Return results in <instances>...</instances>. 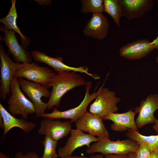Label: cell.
Returning a JSON list of instances; mask_svg holds the SVG:
<instances>
[{"mask_svg":"<svg viewBox=\"0 0 158 158\" xmlns=\"http://www.w3.org/2000/svg\"><path fill=\"white\" fill-rule=\"evenodd\" d=\"M75 72L64 71L56 73L54 75L50 97L47 102L48 110L59 107L61 97L69 90L78 86L86 85L87 82Z\"/></svg>","mask_w":158,"mask_h":158,"instance_id":"cell-1","label":"cell"},{"mask_svg":"<svg viewBox=\"0 0 158 158\" xmlns=\"http://www.w3.org/2000/svg\"><path fill=\"white\" fill-rule=\"evenodd\" d=\"M17 78L14 77L10 86V94L7 101L8 109L12 115H20L27 119L28 115L35 113L34 105L21 90Z\"/></svg>","mask_w":158,"mask_h":158,"instance_id":"cell-2","label":"cell"},{"mask_svg":"<svg viewBox=\"0 0 158 158\" xmlns=\"http://www.w3.org/2000/svg\"><path fill=\"white\" fill-rule=\"evenodd\" d=\"M139 146L136 141L130 139L112 141L110 139H101L92 144L86 150L89 154L99 152L102 155L128 154L135 153Z\"/></svg>","mask_w":158,"mask_h":158,"instance_id":"cell-3","label":"cell"},{"mask_svg":"<svg viewBox=\"0 0 158 158\" xmlns=\"http://www.w3.org/2000/svg\"><path fill=\"white\" fill-rule=\"evenodd\" d=\"M56 73L49 68L39 66L34 62H24L20 64L14 77L25 78L48 89L52 86V79Z\"/></svg>","mask_w":158,"mask_h":158,"instance_id":"cell-4","label":"cell"},{"mask_svg":"<svg viewBox=\"0 0 158 158\" xmlns=\"http://www.w3.org/2000/svg\"><path fill=\"white\" fill-rule=\"evenodd\" d=\"M86 91L84 99L81 103L77 107L67 110L61 111L56 108H54L52 112L50 113H43L37 117L47 118L51 119L64 118L70 119L72 123L76 121L85 113L89 104L96 98L100 90V87L97 91L95 90L92 93L90 94V90L92 86L91 81L87 82L86 85Z\"/></svg>","mask_w":158,"mask_h":158,"instance_id":"cell-5","label":"cell"},{"mask_svg":"<svg viewBox=\"0 0 158 158\" xmlns=\"http://www.w3.org/2000/svg\"><path fill=\"white\" fill-rule=\"evenodd\" d=\"M104 82L100 87V92L95 101L90 107L89 112L97 116L103 118L109 114L117 113V104L121 100L115 92L107 87H104Z\"/></svg>","mask_w":158,"mask_h":158,"instance_id":"cell-6","label":"cell"},{"mask_svg":"<svg viewBox=\"0 0 158 158\" xmlns=\"http://www.w3.org/2000/svg\"><path fill=\"white\" fill-rule=\"evenodd\" d=\"M20 87L33 104L35 109L36 116L44 113L47 109V102H44L41 98L43 97L49 98L51 91L42 85L26 80L21 78H18Z\"/></svg>","mask_w":158,"mask_h":158,"instance_id":"cell-7","label":"cell"},{"mask_svg":"<svg viewBox=\"0 0 158 158\" xmlns=\"http://www.w3.org/2000/svg\"><path fill=\"white\" fill-rule=\"evenodd\" d=\"M0 99L5 100L7 95H10L11 83L20 63L14 62L11 59L2 44L0 45Z\"/></svg>","mask_w":158,"mask_h":158,"instance_id":"cell-8","label":"cell"},{"mask_svg":"<svg viewBox=\"0 0 158 158\" xmlns=\"http://www.w3.org/2000/svg\"><path fill=\"white\" fill-rule=\"evenodd\" d=\"M103 117L87 111L75 122L76 128L101 139H109V133L103 122Z\"/></svg>","mask_w":158,"mask_h":158,"instance_id":"cell-9","label":"cell"},{"mask_svg":"<svg viewBox=\"0 0 158 158\" xmlns=\"http://www.w3.org/2000/svg\"><path fill=\"white\" fill-rule=\"evenodd\" d=\"M0 30L4 33V37L0 36V40L4 41L7 47V54L11 55L16 62L20 64L32 63V57L31 53L19 44L15 35L16 32L8 30L4 25L0 26Z\"/></svg>","mask_w":158,"mask_h":158,"instance_id":"cell-10","label":"cell"},{"mask_svg":"<svg viewBox=\"0 0 158 158\" xmlns=\"http://www.w3.org/2000/svg\"><path fill=\"white\" fill-rule=\"evenodd\" d=\"M70 133L71 135L64 145L59 149L58 155L60 158H66L72 156L74 151L78 147L86 145L89 148L91 142H97L99 140V138L89 133H85L77 128L72 129Z\"/></svg>","mask_w":158,"mask_h":158,"instance_id":"cell-11","label":"cell"},{"mask_svg":"<svg viewBox=\"0 0 158 158\" xmlns=\"http://www.w3.org/2000/svg\"><path fill=\"white\" fill-rule=\"evenodd\" d=\"M33 59L35 61L44 63L53 68L58 72L64 71H75L85 73L95 80L99 79V76L89 72V69L85 66L75 67L68 66L63 62V58L60 56L51 57L44 52L34 50L31 51Z\"/></svg>","mask_w":158,"mask_h":158,"instance_id":"cell-12","label":"cell"},{"mask_svg":"<svg viewBox=\"0 0 158 158\" xmlns=\"http://www.w3.org/2000/svg\"><path fill=\"white\" fill-rule=\"evenodd\" d=\"M71 123L68 121H62L44 118L40 122L38 133L58 141L65 137L72 129Z\"/></svg>","mask_w":158,"mask_h":158,"instance_id":"cell-13","label":"cell"},{"mask_svg":"<svg viewBox=\"0 0 158 158\" xmlns=\"http://www.w3.org/2000/svg\"><path fill=\"white\" fill-rule=\"evenodd\" d=\"M157 109L158 95L156 93L149 95L145 100L140 102L139 106L135 108L136 114H139L135 121L137 127L139 128L146 125L154 123L157 119L154 113Z\"/></svg>","mask_w":158,"mask_h":158,"instance_id":"cell-14","label":"cell"},{"mask_svg":"<svg viewBox=\"0 0 158 158\" xmlns=\"http://www.w3.org/2000/svg\"><path fill=\"white\" fill-rule=\"evenodd\" d=\"M118 3L122 16L129 20L142 18L154 5L153 0H118Z\"/></svg>","mask_w":158,"mask_h":158,"instance_id":"cell-15","label":"cell"},{"mask_svg":"<svg viewBox=\"0 0 158 158\" xmlns=\"http://www.w3.org/2000/svg\"><path fill=\"white\" fill-rule=\"evenodd\" d=\"M155 49L152 42L146 39H140L128 43L120 48V56L129 60H137L150 54Z\"/></svg>","mask_w":158,"mask_h":158,"instance_id":"cell-16","label":"cell"},{"mask_svg":"<svg viewBox=\"0 0 158 158\" xmlns=\"http://www.w3.org/2000/svg\"><path fill=\"white\" fill-rule=\"evenodd\" d=\"M109 28L107 17L102 13H94L85 25L83 33L86 36L102 40L107 35Z\"/></svg>","mask_w":158,"mask_h":158,"instance_id":"cell-17","label":"cell"},{"mask_svg":"<svg viewBox=\"0 0 158 158\" xmlns=\"http://www.w3.org/2000/svg\"><path fill=\"white\" fill-rule=\"evenodd\" d=\"M136 114L135 111L130 109L123 113L110 114L103 117V119L113 122L111 125V129L114 131H124L129 129L138 131L135 121Z\"/></svg>","mask_w":158,"mask_h":158,"instance_id":"cell-18","label":"cell"},{"mask_svg":"<svg viewBox=\"0 0 158 158\" xmlns=\"http://www.w3.org/2000/svg\"><path fill=\"white\" fill-rule=\"evenodd\" d=\"M0 115L4 121V135L11 129L14 127L20 128L24 133H29L34 129L36 124L34 122L28 121L23 118H17L8 112L0 103Z\"/></svg>","mask_w":158,"mask_h":158,"instance_id":"cell-19","label":"cell"},{"mask_svg":"<svg viewBox=\"0 0 158 158\" xmlns=\"http://www.w3.org/2000/svg\"><path fill=\"white\" fill-rule=\"evenodd\" d=\"M11 6L7 15L0 19V22L7 29L18 33L21 38V45L26 49L30 43V39L24 36L17 25L16 19L17 16L16 6V0H11Z\"/></svg>","mask_w":158,"mask_h":158,"instance_id":"cell-20","label":"cell"},{"mask_svg":"<svg viewBox=\"0 0 158 158\" xmlns=\"http://www.w3.org/2000/svg\"><path fill=\"white\" fill-rule=\"evenodd\" d=\"M129 139L142 143L149 148L151 153L158 150V135L146 136L142 135L138 131L129 129L125 134Z\"/></svg>","mask_w":158,"mask_h":158,"instance_id":"cell-21","label":"cell"},{"mask_svg":"<svg viewBox=\"0 0 158 158\" xmlns=\"http://www.w3.org/2000/svg\"><path fill=\"white\" fill-rule=\"evenodd\" d=\"M104 12L109 15L118 28L120 27V19L122 16L118 0H103Z\"/></svg>","mask_w":158,"mask_h":158,"instance_id":"cell-22","label":"cell"},{"mask_svg":"<svg viewBox=\"0 0 158 158\" xmlns=\"http://www.w3.org/2000/svg\"><path fill=\"white\" fill-rule=\"evenodd\" d=\"M80 1L82 4L80 10L82 13L92 12L94 13L104 12L103 0H82Z\"/></svg>","mask_w":158,"mask_h":158,"instance_id":"cell-23","label":"cell"},{"mask_svg":"<svg viewBox=\"0 0 158 158\" xmlns=\"http://www.w3.org/2000/svg\"><path fill=\"white\" fill-rule=\"evenodd\" d=\"M41 142L44 146L42 158H57L59 157L56 150L58 141L45 136Z\"/></svg>","mask_w":158,"mask_h":158,"instance_id":"cell-24","label":"cell"},{"mask_svg":"<svg viewBox=\"0 0 158 158\" xmlns=\"http://www.w3.org/2000/svg\"><path fill=\"white\" fill-rule=\"evenodd\" d=\"M139 144L135 152L136 158H150L152 153L148 147L142 143Z\"/></svg>","mask_w":158,"mask_h":158,"instance_id":"cell-25","label":"cell"},{"mask_svg":"<svg viewBox=\"0 0 158 158\" xmlns=\"http://www.w3.org/2000/svg\"><path fill=\"white\" fill-rule=\"evenodd\" d=\"M14 158H42L34 151L29 152L24 154L20 151H18L16 154Z\"/></svg>","mask_w":158,"mask_h":158,"instance_id":"cell-26","label":"cell"},{"mask_svg":"<svg viewBox=\"0 0 158 158\" xmlns=\"http://www.w3.org/2000/svg\"><path fill=\"white\" fill-rule=\"evenodd\" d=\"M128 154H110L105 155L104 158H128Z\"/></svg>","mask_w":158,"mask_h":158,"instance_id":"cell-27","label":"cell"},{"mask_svg":"<svg viewBox=\"0 0 158 158\" xmlns=\"http://www.w3.org/2000/svg\"><path fill=\"white\" fill-rule=\"evenodd\" d=\"M38 4L43 6L50 5L51 4V1L49 0H34Z\"/></svg>","mask_w":158,"mask_h":158,"instance_id":"cell-28","label":"cell"},{"mask_svg":"<svg viewBox=\"0 0 158 158\" xmlns=\"http://www.w3.org/2000/svg\"><path fill=\"white\" fill-rule=\"evenodd\" d=\"M151 42L154 45V49H158V31L157 32V37L154 39Z\"/></svg>","mask_w":158,"mask_h":158,"instance_id":"cell-29","label":"cell"},{"mask_svg":"<svg viewBox=\"0 0 158 158\" xmlns=\"http://www.w3.org/2000/svg\"><path fill=\"white\" fill-rule=\"evenodd\" d=\"M154 123V124L152 126V128L158 134V119H157Z\"/></svg>","mask_w":158,"mask_h":158,"instance_id":"cell-30","label":"cell"},{"mask_svg":"<svg viewBox=\"0 0 158 158\" xmlns=\"http://www.w3.org/2000/svg\"><path fill=\"white\" fill-rule=\"evenodd\" d=\"M150 158H158V150L152 153Z\"/></svg>","mask_w":158,"mask_h":158,"instance_id":"cell-31","label":"cell"},{"mask_svg":"<svg viewBox=\"0 0 158 158\" xmlns=\"http://www.w3.org/2000/svg\"><path fill=\"white\" fill-rule=\"evenodd\" d=\"M0 127L2 129L4 130V122L3 118L1 115H0Z\"/></svg>","mask_w":158,"mask_h":158,"instance_id":"cell-32","label":"cell"},{"mask_svg":"<svg viewBox=\"0 0 158 158\" xmlns=\"http://www.w3.org/2000/svg\"><path fill=\"white\" fill-rule=\"evenodd\" d=\"M88 158H104L102 154H98L95 155H92Z\"/></svg>","mask_w":158,"mask_h":158,"instance_id":"cell-33","label":"cell"},{"mask_svg":"<svg viewBox=\"0 0 158 158\" xmlns=\"http://www.w3.org/2000/svg\"><path fill=\"white\" fill-rule=\"evenodd\" d=\"M66 158H88V157L86 156H72Z\"/></svg>","mask_w":158,"mask_h":158,"instance_id":"cell-34","label":"cell"},{"mask_svg":"<svg viewBox=\"0 0 158 158\" xmlns=\"http://www.w3.org/2000/svg\"><path fill=\"white\" fill-rule=\"evenodd\" d=\"M128 158H136L135 153L131 152L128 154Z\"/></svg>","mask_w":158,"mask_h":158,"instance_id":"cell-35","label":"cell"},{"mask_svg":"<svg viewBox=\"0 0 158 158\" xmlns=\"http://www.w3.org/2000/svg\"><path fill=\"white\" fill-rule=\"evenodd\" d=\"M0 158H10L8 156L6 155L3 153L1 151H0Z\"/></svg>","mask_w":158,"mask_h":158,"instance_id":"cell-36","label":"cell"},{"mask_svg":"<svg viewBox=\"0 0 158 158\" xmlns=\"http://www.w3.org/2000/svg\"><path fill=\"white\" fill-rule=\"evenodd\" d=\"M156 61L157 63H158V55L156 58Z\"/></svg>","mask_w":158,"mask_h":158,"instance_id":"cell-37","label":"cell"},{"mask_svg":"<svg viewBox=\"0 0 158 158\" xmlns=\"http://www.w3.org/2000/svg\"><path fill=\"white\" fill-rule=\"evenodd\" d=\"M156 2L158 4V0L156 1Z\"/></svg>","mask_w":158,"mask_h":158,"instance_id":"cell-38","label":"cell"}]
</instances>
